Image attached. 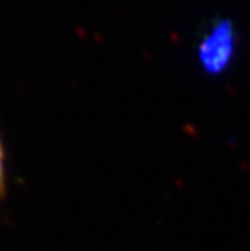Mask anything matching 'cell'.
Instances as JSON below:
<instances>
[{"label":"cell","instance_id":"1","mask_svg":"<svg viewBox=\"0 0 250 251\" xmlns=\"http://www.w3.org/2000/svg\"><path fill=\"white\" fill-rule=\"evenodd\" d=\"M237 51V32L231 20H217L197 44V62L208 75H222Z\"/></svg>","mask_w":250,"mask_h":251},{"label":"cell","instance_id":"2","mask_svg":"<svg viewBox=\"0 0 250 251\" xmlns=\"http://www.w3.org/2000/svg\"><path fill=\"white\" fill-rule=\"evenodd\" d=\"M8 194V175H6V152L0 137V200H5Z\"/></svg>","mask_w":250,"mask_h":251}]
</instances>
